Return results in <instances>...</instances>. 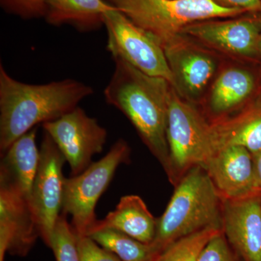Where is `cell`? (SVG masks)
I'll list each match as a JSON object with an SVG mask.
<instances>
[{
  "instance_id": "1",
  "label": "cell",
  "mask_w": 261,
  "mask_h": 261,
  "mask_svg": "<svg viewBox=\"0 0 261 261\" xmlns=\"http://www.w3.org/2000/svg\"><path fill=\"white\" fill-rule=\"evenodd\" d=\"M94 94L91 86L73 79L44 84L23 83L0 64V151L39 123L55 121Z\"/></svg>"
},
{
  "instance_id": "2",
  "label": "cell",
  "mask_w": 261,
  "mask_h": 261,
  "mask_svg": "<svg viewBox=\"0 0 261 261\" xmlns=\"http://www.w3.org/2000/svg\"><path fill=\"white\" fill-rule=\"evenodd\" d=\"M113 61L115 69L105 89V99L128 118L166 171L168 97L171 85L163 79L142 73L122 60Z\"/></svg>"
},
{
  "instance_id": "3",
  "label": "cell",
  "mask_w": 261,
  "mask_h": 261,
  "mask_svg": "<svg viewBox=\"0 0 261 261\" xmlns=\"http://www.w3.org/2000/svg\"><path fill=\"white\" fill-rule=\"evenodd\" d=\"M223 200L202 166L190 170L175 186L158 219L153 243L163 252L179 239L207 228L222 229Z\"/></svg>"
},
{
  "instance_id": "4",
  "label": "cell",
  "mask_w": 261,
  "mask_h": 261,
  "mask_svg": "<svg viewBox=\"0 0 261 261\" xmlns=\"http://www.w3.org/2000/svg\"><path fill=\"white\" fill-rule=\"evenodd\" d=\"M167 142L170 182L176 186L191 168L203 166L215 152L211 121L171 86L168 97Z\"/></svg>"
},
{
  "instance_id": "5",
  "label": "cell",
  "mask_w": 261,
  "mask_h": 261,
  "mask_svg": "<svg viewBox=\"0 0 261 261\" xmlns=\"http://www.w3.org/2000/svg\"><path fill=\"white\" fill-rule=\"evenodd\" d=\"M130 21L153 36L163 45L187 25L211 19L246 14L228 9L212 0H105Z\"/></svg>"
},
{
  "instance_id": "6",
  "label": "cell",
  "mask_w": 261,
  "mask_h": 261,
  "mask_svg": "<svg viewBox=\"0 0 261 261\" xmlns=\"http://www.w3.org/2000/svg\"><path fill=\"white\" fill-rule=\"evenodd\" d=\"M130 149L120 139L108 153L92 163L84 172L65 178L62 211L70 215L72 225L78 236H87L96 221L98 200L112 181L118 166L130 162Z\"/></svg>"
},
{
  "instance_id": "7",
  "label": "cell",
  "mask_w": 261,
  "mask_h": 261,
  "mask_svg": "<svg viewBox=\"0 0 261 261\" xmlns=\"http://www.w3.org/2000/svg\"><path fill=\"white\" fill-rule=\"evenodd\" d=\"M107 31V50L113 59L126 62L149 76L174 80L164 49L159 41L130 21L118 9L108 11L105 17Z\"/></svg>"
},
{
  "instance_id": "8",
  "label": "cell",
  "mask_w": 261,
  "mask_h": 261,
  "mask_svg": "<svg viewBox=\"0 0 261 261\" xmlns=\"http://www.w3.org/2000/svg\"><path fill=\"white\" fill-rule=\"evenodd\" d=\"M163 47L174 80L173 88L185 100L201 102L221 69L216 53L182 34Z\"/></svg>"
},
{
  "instance_id": "9",
  "label": "cell",
  "mask_w": 261,
  "mask_h": 261,
  "mask_svg": "<svg viewBox=\"0 0 261 261\" xmlns=\"http://www.w3.org/2000/svg\"><path fill=\"white\" fill-rule=\"evenodd\" d=\"M261 14L246 13L228 18L211 19L187 25L181 34L233 59L257 58Z\"/></svg>"
},
{
  "instance_id": "10",
  "label": "cell",
  "mask_w": 261,
  "mask_h": 261,
  "mask_svg": "<svg viewBox=\"0 0 261 261\" xmlns=\"http://www.w3.org/2000/svg\"><path fill=\"white\" fill-rule=\"evenodd\" d=\"M42 126L69 163L73 176L92 164V157L102 152L107 140L106 128L79 106Z\"/></svg>"
},
{
  "instance_id": "11",
  "label": "cell",
  "mask_w": 261,
  "mask_h": 261,
  "mask_svg": "<svg viewBox=\"0 0 261 261\" xmlns=\"http://www.w3.org/2000/svg\"><path fill=\"white\" fill-rule=\"evenodd\" d=\"M65 159L54 141L44 132L40 148V161L34 185L31 202L40 237L48 247L63 206Z\"/></svg>"
},
{
  "instance_id": "12",
  "label": "cell",
  "mask_w": 261,
  "mask_h": 261,
  "mask_svg": "<svg viewBox=\"0 0 261 261\" xmlns=\"http://www.w3.org/2000/svg\"><path fill=\"white\" fill-rule=\"evenodd\" d=\"M40 236L30 199L0 171V261L28 255Z\"/></svg>"
},
{
  "instance_id": "13",
  "label": "cell",
  "mask_w": 261,
  "mask_h": 261,
  "mask_svg": "<svg viewBox=\"0 0 261 261\" xmlns=\"http://www.w3.org/2000/svg\"><path fill=\"white\" fill-rule=\"evenodd\" d=\"M202 167L223 200H239L261 192L252 154L241 146L218 149Z\"/></svg>"
},
{
  "instance_id": "14",
  "label": "cell",
  "mask_w": 261,
  "mask_h": 261,
  "mask_svg": "<svg viewBox=\"0 0 261 261\" xmlns=\"http://www.w3.org/2000/svg\"><path fill=\"white\" fill-rule=\"evenodd\" d=\"M222 231L242 260L261 261V192L223 200Z\"/></svg>"
},
{
  "instance_id": "15",
  "label": "cell",
  "mask_w": 261,
  "mask_h": 261,
  "mask_svg": "<svg viewBox=\"0 0 261 261\" xmlns=\"http://www.w3.org/2000/svg\"><path fill=\"white\" fill-rule=\"evenodd\" d=\"M255 87V76L246 68L233 65L220 70L208 90L211 121L227 118L243 108Z\"/></svg>"
},
{
  "instance_id": "16",
  "label": "cell",
  "mask_w": 261,
  "mask_h": 261,
  "mask_svg": "<svg viewBox=\"0 0 261 261\" xmlns=\"http://www.w3.org/2000/svg\"><path fill=\"white\" fill-rule=\"evenodd\" d=\"M157 222L158 219L152 216L140 196H123L114 211L104 219L96 221L89 234L101 228H112L141 243L151 244L155 238Z\"/></svg>"
},
{
  "instance_id": "17",
  "label": "cell",
  "mask_w": 261,
  "mask_h": 261,
  "mask_svg": "<svg viewBox=\"0 0 261 261\" xmlns=\"http://www.w3.org/2000/svg\"><path fill=\"white\" fill-rule=\"evenodd\" d=\"M117 9L105 0H46L44 18L54 27L69 25L80 32L105 27V17Z\"/></svg>"
},
{
  "instance_id": "18",
  "label": "cell",
  "mask_w": 261,
  "mask_h": 261,
  "mask_svg": "<svg viewBox=\"0 0 261 261\" xmlns=\"http://www.w3.org/2000/svg\"><path fill=\"white\" fill-rule=\"evenodd\" d=\"M215 152L241 146L253 155L261 151V111L248 108L236 116L211 121Z\"/></svg>"
},
{
  "instance_id": "19",
  "label": "cell",
  "mask_w": 261,
  "mask_h": 261,
  "mask_svg": "<svg viewBox=\"0 0 261 261\" xmlns=\"http://www.w3.org/2000/svg\"><path fill=\"white\" fill-rule=\"evenodd\" d=\"M37 132V127L32 128L1 154L0 171L6 173L30 200L40 161V149L36 143Z\"/></svg>"
},
{
  "instance_id": "20",
  "label": "cell",
  "mask_w": 261,
  "mask_h": 261,
  "mask_svg": "<svg viewBox=\"0 0 261 261\" xmlns=\"http://www.w3.org/2000/svg\"><path fill=\"white\" fill-rule=\"evenodd\" d=\"M87 237L123 261H155L162 252L153 243H141L112 228L96 230Z\"/></svg>"
},
{
  "instance_id": "21",
  "label": "cell",
  "mask_w": 261,
  "mask_h": 261,
  "mask_svg": "<svg viewBox=\"0 0 261 261\" xmlns=\"http://www.w3.org/2000/svg\"><path fill=\"white\" fill-rule=\"evenodd\" d=\"M221 228H207L168 245L155 261H197L211 239Z\"/></svg>"
},
{
  "instance_id": "22",
  "label": "cell",
  "mask_w": 261,
  "mask_h": 261,
  "mask_svg": "<svg viewBox=\"0 0 261 261\" xmlns=\"http://www.w3.org/2000/svg\"><path fill=\"white\" fill-rule=\"evenodd\" d=\"M49 247L56 261H81L78 237L64 214L60 215L57 220Z\"/></svg>"
},
{
  "instance_id": "23",
  "label": "cell",
  "mask_w": 261,
  "mask_h": 261,
  "mask_svg": "<svg viewBox=\"0 0 261 261\" xmlns=\"http://www.w3.org/2000/svg\"><path fill=\"white\" fill-rule=\"evenodd\" d=\"M197 261H240V257L230 246L221 230L204 247Z\"/></svg>"
},
{
  "instance_id": "24",
  "label": "cell",
  "mask_w": 261,
  "mask_h": 261,
  "mask_svg": "<svg viewBox=\"0 0 261 261\" xmlns=\"http://www.w3.org/2000/svg\"><path fill=\"white\" fill-rule=\"evenodd\" d=\"M5 12L19 18L30 20L44 18L46 0H0Z\"/></svg>"
},
{
  "instance_id": "25",
  "label": "cell",
  "mask_w": 261,
  "mask_h": 261,
  "mask_svg": "<svg viewBox=\"0 0 261 261\" xmlns=\"http://www.w3.org/2000/svg\"><path fill=\"white\" fill-rule=\"evenodd\" d=\"M81 261H123L87 236H78Z\"/></svg>"
},
{
  "instance_id": "26",
  "label": "cell",
  "mask_w": 261,
  "mask_h": 261,
  "mask_svg": "<svg viewBox=\"0 0 261 261\" xmlns=\"http://www.w3.org/2000/svg\"><path fill=\"white\" fill-rule=\"evenodd\" d=\"M216 4L228 8L243 10L246 13L261 14V0H212Z\"/></svg>"
},
{
  "instance_id": "27",
  "label": "cell",
  "mask_w": 261,
  "mask_h": 261,
  "mask_svg": "<svg viewBox=\"0 0 261 261\" xmlns=\"http://www.w3.org/2000/svg\"><path fill=\"white\" fill-rule=\"evenodd\" d=\"M257 186L261 192V151L252 155Z\"/></svg>"
},
{
  "instance_id": "28",
  "label": "cell",
  "mask_w": 261,
  "mask_h": 261,
  "mask_svg": "<svg viewBox=\"0 0 261 261\" xmlns=\"http://www.w3.org/2000/svg\"><path fill=\"white\" fill-rule=\"evenodd\" d=\"M257 58L261 60V32L257 42Z\"/></svg>"
},
{
  "instance_id": "29",
  "label": "cell",
  "mask_w": 261,
  "mask_h": 261,
  "mask_svg": "<svg viewBox=\"0 0 261 261\" xmlns=\"http://www.w3.org/2000/svg\"><path fill=\"white\" fill-rule=\"evenodd\" d=\"M252 108V109L255 110H260V111H261V96L260 97H259L258 102H257V104L256 105V106H254L253 108Z\"/></svg>"
}]
</instances>
